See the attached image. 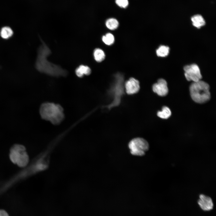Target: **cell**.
I'll use <instances>...</instances> for the list:
<instances>
[{
    "label": "cell",
    "instance_id": "cell-10",
    "mask_svg": "<svg viewBox=\"0 0 216 216\" xmlns=\"http://www.w3.org/2000/svg\"><path fill=\"white\" fill-rule=\"evenodd\" d=\"M91 72V69L89 67L83 65H80L75 70L76 74L80 77H83L84 75H89Z\"/></svg>",
    "mask_w": 216,
    "mask_h": 216
},
{
    "label": "cell",
    "instance_id": "cell-16",
    "mask_svg": "<svg viewBox=\"0 0 216 216\" xmlns=\"http://www.w3.org/2000/svg\"><path fill=\"white\" fill-rule=\"evenodd\" d=\"M102 40L106 45H110L112 44L115 41L113 35L111 33H108L102 37Z\"/></svg>",
    "mask_w": 216,
    "mask_h": 216
},
{
    "label": "cell",
    "instance_id": "cell-12",
    "mask_svg": "<svg viewBox=\"0 0 216 216\" xmlns=\"http://www.w3.org/2000/svg\"><path fill=\"white\" fill-rule=\"evenodd\" d=\"M94 58L98 62H100L105 58V55L104 52L101 49L99 48L95 49L93 53Z\"/></svg>",
    "mask_w": 216,
    "mask_h": 216
},
{
    "label": "cell",
    "instance_id": "cell-13",
    "mask_svg": "<svg viewBox=\"0 0 216 216\" xmlns=\"http://www.w3.org/2000/svg\"><path fill=\"white\" fill-rule=\"evenodd\" d=\"M171 112L169 108L164 106L162 108L161 111H159L157 112V116L163 119H167L170 117Z\"/></svg>",
    "mask_w": 216,
    "mask_h": 216
},
{
    "label": "cell",
    "instance_id": "cell-7",
    "mask_svg": "<svg viewBox=\"0 0 216 216\" xmlns=\"http://www.w3.org/2000/svg\"><path fill=\"white\" fill-rule=\"evenodd\" d=\"M140 87L139 81L133 77L130 78L125 83L126 92L128 94L136 93L139 91Z\"/></svg>",
    "mask_w": 216,
    "mask_h": 216
},
{
    "label": "cell",
    "instance_id": "cell-6",
    "mask_svg": "<svg viewBox=\"0 0 216 216\" xmlns=\"http://www.w3.org/2000/svg\"><path fill=\"white\" fill-rule=\"evenodd\" d=\"M152 90L154 92L160 96H165L168 92L166 81L163 79H159L157 82L153 85Z\"/></svg>",
    "mask_w": 216,
    "mask_h": 216
},
{
    "label": "cell",
    "instance_id": "cell-11",
    "mask_svg": "<svg viewBox=\"0 0 216 216\" xmlns=\"http://www.w3.org/2000/svg\"><path fill=\"white\" fill-rule=\"evenodd\" d=\"M13 34V31L12 29L8 26L2 27L0 32L1 37L4 39H8L10 38Z\"/></svg>",
    "mask_w": 216,
    "mask_h": 216
},
{
    "label": "cell",
    "instance_id": "cell-14",
    "mask_svg": "<svg viewBox=\"0 0 216 216\" xmlns=\"http://www.w3.org/2000/svg\"><path fill=\"white\" fill-rule=\"evenodd\" d=\"M169 50V48L168 46L161 45L156 50V54L158 56L164 57L168 55Z\"/></svg>",
    "mask_w": 216,
    "mask_h": 216
},
{
    "label": "cell",
    "instance_id": "cell-4",
    "mask_svg": "<svg viewBox=\"0 0 216 216\" xmlns=\"http://www.w3.org/2000/svg\"><path fill=\"white\" fill-rule=\"evenodd\" d=\"M128 147L132 155L142 156L148 150L149 146L145 139L137 137L133 139L129 142Z\"/></svg>",
    "mask_w": 216,
    "mask_h": 216
},
{
    "label": "cell",
    "instance_id": "cell-1",
    "mask_svg": "<svg viewBox=\"0 0 216 216\" xmlns=\"http://www.w3.org/2000/svg\"><path fill=\"white\" fill-rule=\"evenodd\" d=\"M40 113L44 119L57 125L63 120L64 115L62 108L60 105L52 103L43 104L40 106Z\"/></svg>",
    "mask_w": 216,
    "mask_h": 216
},
{
    "label": "cell",
    "instance_id": "cell-3",
    "mask_svg": "<svg viewBox=\"0 0 216 216\" xmlns=\"http://www.w3.org/2000/svg\"><path fill=\"white\" fill-rule=\"evenodd\" d=\"M9 158L11 161L18 166L22 168L29 163V156L25 147L20 144L13 146L10 149Z\"/></svg>",
    "mask_w": 216,
    "mask_h": 216
},
{
    "label": "cell",
    "instance_id": "cell-2",
    "mask_svg": "<svg viewBox=\"0 0 216 216\" xmlns=\"http://www.w3.org/2000/svg\"><path fill=\"white\" fill-rule=\"evenodd\" d=\"M210 87L206 82L201 80L193 82L190 86V96L195 102L203 104L208 101L211 98Z\"/></svg>",
    "mask_w": 216,
    "mask_h": 216
},
{
    "label": "cell",
    "instance_id": "cell-5",
    "mask_svg": "<svg viewBox=\"0 0 216 216\" xmlns=\"http://www.w3.org/2000/svg\"><path fill=\"white\" fill-rule=\"evenodd\" d=\"M184 70L185 76L188 81L195 82L201 80L202 76L197 64H194L186 65L184 67Z\"/></svg>",
    "mask_w": 216,
    "mask_h": 216
},
{
    "label": "cell",
    "instance_id": "cell-15",
    "mask_svg": "<svg viewBox=\"0 0 216 216\" xmlns=\"http://www.w3.org/2000/svg\"><path fill=\"white\" fill-rule=\"evenodd\" d=\"M119 25L118 20L113 18L107 19L106 22V25L109 29L114 30L116 29Z\"/></svg>",
    "mask_w": 216,
    "mask_h": 216
},
{
    "label": "cell",
    "instance_id": "cell-18",
    "mask_svg": "<svg viewBox=\"0 0 216 216\" xmlns=\"http://www.w3.org/2000/svg\"><path fill=\"white\" fill-rule=\"evenodd\" d=\"M0 216H9L8 213L4 210H0Z\"/></svg>",
    "mask_w": 216,
    "mask_h": 216
},
{
    "label": "cell",
    "instance_id": "cell-8",
    "mask_svg": "<svg viewBox=\"0 0 216 216\" xmlns=\"http://www.w3.org/2000/svg\"><path fill=\"white\" fill-rule=\"evenodd\" d=\"M199 197L198 203L202 209L208 211L213 208V203L212 199L210 197L201 194L200 195Z\"/></svg>",
    "mask_w": 216,
    "mask_h": 216
},
{
    "label": "cell",
    "instance_id": "cell-9",
    "mask_svg": "<svg viewBox=\"0 0 216 216\" xmlns=\"http://www.w3.org/2000/svg\"><path fill=\"white\" fill-rule=\"evenodd\" d=\"M191 20L193 25L198 28L205 25L206 23L204 18L200 14H196L192 16Z\"/></svg>",
    "mask_w": 216,
    "mask_h": 216
},
{
    "label": "cell",
    "instance_id": "cell-17",
    "mask_svg": "<svg viewBox=\"0 0 216 216\" xmlns=\"http://www.w3.org/2000/svg\"><path fill=\"white\" fill-rule=\"evenodd\" d=\"M116 4L120 7L125 8L128 4V0H116Z\"/></svg>",
    "mask_w": 216,
    "mask_h": 216
}]
</instances>
